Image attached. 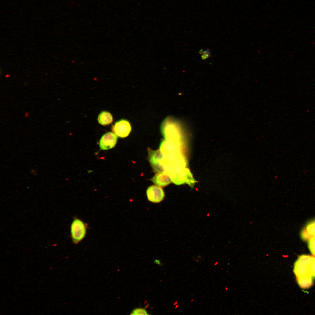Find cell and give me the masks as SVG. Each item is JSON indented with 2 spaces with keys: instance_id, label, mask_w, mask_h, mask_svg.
<instances>
[{
  "instance_id": "obj_1",
  "label": "cell",
  "mask_w": 315,
  "mask_h": 315,
  "mask_svg": "<svg viewBox=\"0 0 315 315\" xmlns=\"http://www.w3.org/2000/svg\"><path fill=\"white\" fill-rule=\"evenodd\" d=\"M312 256L302 255L300 256L294 265V271L298 284L303 288H307L312 284L309 266Z\"/></svg>"
},
{
  "instance_id": "obj_2",
  "label": "cell",
  "mask_w": 315,
  "mask_h": 315,
  "mask_svg": "<svg viewBox=\"0 0 315 315\" xmlns=\"http://www.w3.org/2000/svg\"><path fill=\"white\" fill-rule=\"evenodd\" d=\"M88 224L77 217L73 219L70 225L71 237L72 242L77 244L85 237Z\"/></svg>"
},
{
  "instance_id": "obj_3",
  "label": "cell",
  "mask_w": 315,
  "mask_h": 315,
  "mask_svg": "<svg viewBox=\"0 0 315 315\" xmlns=\"http://www.w3.org/2000/svg\"><path fill=\"white\" fill-rule=\"evenodd\" d=\"M131 127L129 122L127 120L121 119L115 123L112 127L113 132L118 136L124 138L130 133Z\"/></svg>"
},
{
  "instance_id": "obj_4",
  "label": "cell",
  "mask_w": 315,
  "mask_h": 315,
  "mask_svg": "<svg viewBox=\"0 0 315 315\" xmlns=\"http://www.w3.org/2000/svg\"><path fill=\"white\" fill-rule=\"evenodd\" d=\"M148 200L153 203H159L162 201L164 197V192L160 187L153 185L149 187L146 190Z\"/></svg>"
},
{
  "instance_id": "obj_5",
  "label": "cell",
  "mask_w": 315,
  "mask_h": 315,
  "mask_svg": "<svg viewBox=\"0 0 315 315\" xmlns=\"http://www.w3.org/2000/svg\"><path fill=\"white\" fill-rule=\"evenodd\" d=\"M117 136L115 134L111 132L104 134L99 140L100 149L102 150H106L113 148L117 143Z\"/></svg>"
},
{
  "instance_id": "obj_6",
  "label": "cell",
  "mask_w": 315,
  "mask_h": 315,
  "mask_svg": "<svg viewBox=\"0 0 315 315\" xmlns=\"http://www.w3.org/2000/svg\"><path fill=\"white\" fill-rule=\"evenodd\" d=\"M151 180L155 185L160 187H164L170 183L171 179L168 174L165 172L157 174Z\"/></svg>"
},
{
  "instance_id": "obj_7",
  "label": "cell",
  "mask_w": 315,
  "mask_h": 315,
  "mask_svg": "<svg viewBox=\"0 0 315 315\" xmlns=\"http://www.w3.org/2000/svg\"><path fill=\"white\" fill-rule=\"evenodd\" d=\"M301 238L304 240H309L315 236V220L309 223L301 232Z\"/></svg>"
},
{
  "instance_id": "obj_8",
  "label": "cell",
  "mask_w": 315,
  "mask_h": 315,
  "mask_svg": "<svg viewBox=\"0 0 315 315\" xmlns=\"http://www.w3.org/2000/svg\"><path fill=\"white\" fill-rule=\"evenodd\" d=\"M97 120L98 123L103 126L108 125L113 121V118L109 112L104 111H102L98 115Z\"/></svg>"
},
{
  "instance_id": "obj_9",
  "label": "cell",
  "mask_w": 315,
  "mask_h": 315,
  "mask_svg": "<svg viewBox=\"0 0 315 315\" xmlns=\"http://www.w3.org/2000/svg\"><path fill=\"white\" fill-rule=\"evenodd\" d=\"M308 246L311 253L315 256V236L309 240Z\"/></svg>"
},
{
  "instance_id": "obj_10",
  "label": "cell",
  "mask_w": 315,
  "mask_h": 315,
  "mask_svg": "<svg viewBox=\"0 0 315 315\" xmlns=\"http://www.w3.org/2000/svg\"><path fill=\"white\" fill-rule=\"evenodd\" d=\"M199 53L201 54V57L203 60H206L211 56V52L210 50L209 49L204 50L201 49L199 51Z\"/></svg>"
},
{
  "instance_id": "obj_11",
  "label": "cell",
  "mask_w": 315,
  "mask_h": 315,
  "mask_svg": "<svg viewBox=\"0 0 315 315\" xmlns=\"http://www.w3.org/2000/svg\"><path fill=\"white\" fill-rule=\"evenodd\" d=\"M131 315H148V314L144 309L137 308L134 309L130 314Z\"/></svg>"
},
{
  "instance_id": "obj_12",
  "label": "cell",
  "mask_w": 315,
  "mask_h": 315,
  "mask_svg": "<svg viewBox=\"0 0 315 315\" xmlns=\"http://www.w3.org/2000/svg\"><path fill=\"white\" fill-rule=\"evenodd\" d=\"M309 270L311 276L315 277V257L313 256L310 265Z\"/></svg>"
},
{
  "instance_id": "obj_13",
  "label": "cell",
  "mask_w": 315,
  "mask_h": 315,
  "mask_svg": "<svg viewBox=\"0 0 315 315\" xmlns=\"http://www.w3.org/2000/svg\"><path fill=\"white\" fill-rule=\"evenodd\" d=\"M154 262L159 265H161V263L159 260L157 259L155 260L154 261Z\"/></svg>"
},
{
  "instance_id": "obj_14",
  "label": "cell",
  "mask_w": 315,
  "mask_h": 315,
  "mask_svg": "<svg viewBox=\"0 0 315 315\" xmlns=\"http://www.w3.org/2000/svg\"><path fill=\"white\" fill-rule=\"evenodd\" d=\"M29 116V113L28 112H26L25 114V117H28Z\"/></svg>"
},
{
  "instance_id": "obj_15",
  "label": "cell",
  "mask_w": 315,
  "mask_h": 315,
  "mask_svg": "<svg viewBox=\"0 0 315 315\" xmlns=\"http://www.w3.org/2000/svg\"><path fill=\"white\" fill-rule=\"evenodd\" d=\"M218 263H219V262L218 261H216L214 264V265L215 266H216L217 265H218Z\"/></svg>"
},
{
  "instance_id": "obj_16",
  "label": "cell",
  "mask_w": 315,
  "mask_h": 315,
  "mask_svg": "<svg viewBox=\"0 0 315 315\" xmlns=\"http://www.w3.org/2000/svg\"><path fill=\"white\" fill-rule=\"evenodd\" d=\"M177 303H178V302H177V301H176V302H175L174 303V305H176V304H177Z\"/></svg>"
},
{
  "instance_id": "obj_17",
  "label": "cell",
  "mask_w": 315,
  "mask_h": 315,
  "mask_svg": "<svg viewBox=\"0 0 315 315\" xmlns=\"http://www.w3.org/2000/svg\"><path fill=\"white\" fill-rule=\"evenodd\" d=\"M194 301V299H192L191 300L190 302H192L193 301Z\"/></svg>"
},
{
  "instance_id": "obj_18",
  "label": "cell",
  "mask_w": 315,
  "mask_h": 315,
  "mask_svg": "<svg viewBox=\"0 0 315 315\" xmlns=\"http://www.w3.org/2000/svg\"><path fill=\"white\" fill-rule=\"evenodd\" d=\"M178 306H179L178 305V304L176 305V306L175 308L176 309L178 307Z\"/></svg>"
},
{
  "instance_id": "obj_19",
  "label": "cell",
  "mask_w": 315,
  "mask_h": 315,
  "mask_svg": "<svg viewBox=\"0 0 315 315\" xmlns=\"http://www.w3.org/2000/svg\"><path fill=\"white\" fill-rule=\"evenodd\" d=\"M228 288L227 287H225V290H228Z\"/></svg>"
},
{
  "instance_id": "obj_20",
  "label": "cell",
  "mask_w": 315,
  "mask_h": 315,
  "mask_svg": "<svg viewBox=\"0 0 315 315\" xmlns=\"http://www.w3.org/2000/svg\"><path fill=\"white\" fill-rule=\"evenodd\" d=\"M196 262H199V260H196Z\"/></svg>"
},
{
  "instance_id": "obj_21",
  "label": "cell",
  "mask_w": 315,
  "mask_h": 315,
  "mask_svg": "<svg viewBox=\"0 0 315 315\" xmlns=\"http://www.w3.org/2000/svg\"><path fill=\"white\" fill-rule=\"evenodd\" d=\"M53 268V267H50V269H52Z\"/></svg>"
}]
</instances>
